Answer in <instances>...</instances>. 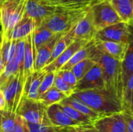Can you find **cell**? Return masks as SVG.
I'll return each instance as SVG.
<instances>
[{"label": "cell", "mask_w": 133, "mask_h": 132, "mask_svg": "<svg viewBox=\"0 0 133 132\" xmlns=\"http://www.w3.org/2000/svg\"><path fill=\"white\" fill-rule=\"evenodd\" d=\"M89 58L101 67L105 88L118 96L122 100L123 93L122 61L97 49L94 41H92Z\"/></svg>", "instance_id": "6da1fadb"}, {"label": "cell", "mask_w": 133, "mask_h": 132, "mask_svg": "<svg viewBox=\"0 0 133 132\" xmlns=\"http://www.w3.org/2000/svg\"><path fill=\"white\" fill-rule=\"evenodd\" d=\"M75 96L102 115H109L124 110L121 99L106 88L75 91Z\"/></svg>", "instance_id": "7a4b0ae2"}, {"label": "cell", "mask_w": 133, "mask_h": 132, "mask_svg": "<svg viewBox=\"0 0 133 132\" xmlns=\"http://www.w3.org/2000/svg\"><path fill=\"white\" fill-rule=\"evenodd\" d=\"M90 9H59L56 12L47 18L41 25L46 26L55 33H65L76 26L86 16Z\"/></svg>", "instance_id": "3957f363"}, {"label": "cell", "mask_w": 133, "mask_h": 132, "mask_svg": "<svg viewBox=\"0 0 133 132\" xmlns=\"http://www.w3.org/2000/svg\"><path fill=\"white\" fill-rule=\"evenodd\" d=\"M27 0H2L0 2L2 39H8L12 29L25 13Z\"/></svg>", "instance_id": "277c9868"}, {"label": "cell", "mask_w": 133, "mask_h": 132, "mask_svg": "<svg viewBox=\"0 0 133 132\" xmlns=\"http://www.w3.org/2000/svg\"><path fill=\"white\" fill-rule=\"evenodd\" d=\"M16 113L28 123L52 125L47 114V107L39 100L23 98Z\"/></svg>", "instance_id": "5b68a950"}, {"label": "cell", "mask_w": 133, "mask_h": 132, "mask_svg": "<svg viewBox=\"0 0 133 132\" xmlns=\"http://www.w3.org/2000/svg\"><path fill=\"white\" fill-rule=\"evenodd\" d=\"M97 31L108 26L123 22L108 0H101L90 7Z\"/></svg>", "instance_id": "8992f818"}, {"label": "cell", "mask_w": 133, "mask_h": 132, "mask_svg": "<svg viewBox=\"0 0 133 132\" xmlns=\"http://www.w3.org/2000/svg\"><path fill=\"white\" fill-rule=\"evenodd\" d=\"M130 36L129 24L120 22L98 30L94 40H111L128 44Z\"/></svg>", "instance_id": "52a82bcc"}, {"label": "cell", "mask_w": 133, "mask_h": 132, "mask_svg": "<svg viewBox=\"0 0 133 132\" xmlns=\"http://www.w3.org/2000/svg\"><path fill=\"white\" fill-rule=\"evenodd\" d=\"M58 9L59 8L48 5L41 0H27L25 13L30 16L34 20L36 26H38Z\"/></svg>", "instance_id": "ba28073f"}, {"label": "cell", "mask_w": 133, "mask_h": 132, "mask_svg": "<svg viewBox=\"0 0 133 132\" xmlns=\"http://www.w3.org/2000/svg\"><path fill=\"white\" fill-rule=\"evenodd\" d=\"M94 126L99 132H127L123 110L101 117L94 121Z\"/></svg>", "instance_id": "9c48e42d"}, {"label": "cell", "mask_w": 133, "mask_h": 132, "mask_svg": "<svg viewBox=\"0 0 133 132\" xmlns=\"http://www.w3.org/2000/svg\"><path fill=\"white\" fill-rule=\"evenodd\" d=\"M103 88H105L103 71L100 65L96 63L95 65L78 81L76 86V91Z\"/></svg>", "instance_id": "30bf717a"}, {"label": "cell", "mask_w": 133, "mask_h": 132, "mask_svg": "<svg viewBox=\"0 0 133 132\" xmlns=\"http://www.w3.org/2000/svg\"><path fill=\"white\" fill-rule=\"evenodd\" d=\"M88 42V40H82V39H76L57 58H55L53 61L47 65L42 71L48 72H58L59 71L62 67L65 65L69 60L74 55L76 52H77L79 49L84 47Z\"/></svg>", "instance_id": "8fae6325"}, {"label": "cell", "mask_w": 133, "mask_h": 132, "mask_svg": "<svg viewBox=\"0 0 133 132\" xmlns=\"http://www.w3.org/2000/svg\"><path fill=\"white\" fill-rule=\"evenodd\" d=\"M65 33H57L55 37L46 44L41 47L34 54V72L42 71L43 68L48 64L49 59L52 54L54 47L59 38Z\"/></svg>", "instance_id": "7c38bea8"}, {"label": "cell", "mask_w": 133, "mask_h": 132, "mask_svg": "<svg viewBox=\"0 0 133 132\" xmlns=\"http://www.w3.org/2000/svg\"><path fill=\"white\" fill-rule=\"evenodd\" d=\"M97 30L94 23L93 16L90 9L86 16L76 24L74 28L75 39H82L91 41L94 39Z\"/></svg>", "instance_id": "4fadbf2b"}, {"label": "cell", "mask_w": 133, "mask_h": 132, "mask_svg": "<svg viewBox=\"0 0 133 132\" xmlns=\"http://www.w3.org/2000/svg\"><path fill=\"white\" fill-rule=\"evenodd\" d=\"M94 45L102 52L122 61L127 51L128 44L111 40H94Z\"/></svg>", "instance_id": "5bb4252c"}, {"label": "cell", "mask_w": 133, "mask_h": 132, "mask_svg": "<svg viewBox=\"0 0 133 132\" xmlns=\"http://www.w3.org/2000/svg\"><path fill=\"white\" fill-rule=\"evenodd\" d=\"M48 117L54 127H69L81 125L70 119L61 109L58 103L51 105L47 107Z\"/></svg>", "instance_id": "9a60e30c"}, {"label": "cell", "mask_w": 133, "mask_h": 132, "mask_svg": "<svg viewBox=\"0 0 133 132\" xmlns=\"http://www.w3.org/2000/svg\"><path fill=\"white\" fill-rule=\"evenodd\" d=\"M36 25L34 20L26 13L23 16L21 19L12 29L8 39L19 40L25 39L29 34H30L35 29Z\"/></svg>", "instance_id": "2e32d148"}, {"label": "cell", "mask_w": 133, "mask_h": 132, "mask_svg": "<svg viewBox=\"0 0 133 132\" xmlns=\"http://www.w3.org/2000/svg\"><path fill=\"white\" fill-rule=\"evenodd\" d=\"M45 72H34L25 82L23 89V98L38 100V91L41 83L44 79ZM22 99V100H23Z\"/></svg>", "instance_id": "e0dca14e"}, {"label": "cell", "mask_w": 133, "mask_h": 132, "mask_svg": "<svg viewBox=\"0 0 133 132\" xmlns=\"http://www.w3.org/2000/svg\"><path fill=\"white\" fill-rule=\"evenodd\" d=\"M33 32L25 38V51H24V58H23L24 83L26 81V79L34 72V45H33Z\"/></svg>", "instance_id": "ac0fdd59"}, {"label": "cell", "mask_w": 133, "mask_h": 132, "mask_svg": "<svg viewBox=\"0 0 133 132\" xmlns=\"http://www.w3.org/2000/svg\"><path fill=\"white\" fill-rule=\"evenodd\" d=\"M129 24L130 27V36L128 42L127 51L124 59L122 61L123 89L125 83L133 74V22Z\"/></svg>", "instance_id": "d6986e66"}, {"label": "cell", "mask_w": 133, "mask_h": 132, "mask_svg": "<svg viewBox=\"0 0 133 132\" xmlns=\"http://www.w3.org/2000/svg\"><path fill=\"white\" fill-rule=\"evenodd\" d=\"M44 3L65 9L90 8L101 0H41Z\"/></svg>", "instance_id": "ffe728a7"}, {"label": "cell", "mask_w": 133, "mask_h": 132, "mask_svg": "<svg viewBox=\"0 0 133 132\" xmlns=\"http://www.w3.org/2000/svg\"><path fill=\"white\" fill-rule=\"evenodd\" d=\"M62 102L72 106V107L76 109L78 111H79L83 114H84L87 117H88L89 118H90L94 122L104 116V115L99 114L98 112L95 111L94 110H93L83 101H82L81 100H79L75 96H68L65 100H63Z\"/></svg>", "instance_id": "44dd1931"}, {"label": "cell", "mask_w": 133, "mask_h": 132, "mask_svg": "<svg viewBox=\"0 0 133 132\" xmlns=\"http://www.w3.org/2000/svg\"><path fill=\"white\" fill-rule=\"evenodd\" d=\"M57 33L52 32L51 30L43 25L36 26L33 32V45L34 54L43 45L51 40Z\"/></svg>", "instance_id": "7402d4cb"}, {"label": "cell", "mask_w": 133, "mask_h": 132, "mask_svg": "<svg viewBox=\"0 0 133 132\" xmlns=\"http://www.w3.org/2000/svg\"><path fill=\"white\" fill-rule=\"evenodd\" d=\"M123 22H133V0H108Z\"/></svg>", "instance_id": "603a6c76"}, {"label": "cell", "mask_w": 133, "mask_h": 132, "mask_svg": "<svg viewBox=\"0 0 133 132\" xmlns=\"http://www.w3.org/2000/svg\"><path fill=\"white\" fill-rule=\"evenodd\" d=\"M18 74L11 78L6 84L1 89L3 92L5 101H6V110L12 111L14 105L15 98L17 94V88H18Z\"/></svg>", "instance_id": "cb8c5ba5"}, {"label": "cell", "mask_w": 133, "mask_h": 132, "mask_svg": "<svg viewBox=\"0 0 133 132\" xmlns=\"http://www.w3.org/2000/svg\"><path fill=\"white\" fill-rule=\"evenodd\" d=\"M75 28V27H74ZM74 28H72L71 30L65 33L63 36H62L59 40L57 41L54 50L52 51V54L49 59L48 64L53 61L55 58H57L76 39L74 35Z\"/></svg>", "instance_id": "d4e9b609"}, {"label": "cell", "mask_w": 133, "mask_h": 132, "mask_svg": "<svg viewBox=\"0 0 133 132\" xmlns=\"http://www.w3.org/2000/svg\"><path fill=\"white\" fill-rule=\"evenodd\" d=\"M58 104H59V107H61V109L62 110V111L70 119L73 120L74 121H76L79 124H81V125L94 124V122L90 118H89L86 115L83 114L82 113L78 111L76 109H75L72 106H70L67 103H65L63 102H61Z\"/></svg>", "instance_id": "484cf974"}, {"label": "cell", "mask_w": 133, "mask_h": 132, "mask_svg": "<svg viewBox=\"0 0 133 132\" xmlns=\"http://www.w3.org/2000/svg\"><path fill=\"white\" fill-rule=\"evenodd\" d=\"M66 97L68 96L65 93L58 90L55 86H52L39 98V100H41L48 107L51 105L61 103Z\"/></svg>", "instance_id": "4316f807"}, {"label": "cell", "mask_w": 133, "mask_h": 132, "mask_svg": "<svg viewBox=\"0 0 133 132\" xmlns=\"http://www.w3.org/2000/svg\"><path fill=\"white\" fill-rule=\"evenodd\" d=\"M92 41L93 40L88 42L84 47H83L77 52H76L74 54V55L69 60V61L62 67L61 69L62 70H71V68L74 65H76V64H78L81 61H83V60L89 58L90 53V50H91Z\"/></svg>", "instance_id": "83f0119b"}, {"label": "cell", "mask_w": 133, "mask_h": 132, "mask_svg": "<svg viewBox=\"0 0 133 132\" xmlns=\"http://www.w3.org/2000/svg\"><path fill=\"white\" fill-rule=\"evenodd\" d=\"M18 69L19 65L15 55L5 65V68L0 75V89H2L11 78L18 74Z\"/></svg>", "instance_id": "f1b7e54d"}, {"label": "cell", "mask_w": 133, "mask_h": 132, "mask_svg": "<svg viewBox=\"0 0 133 132\" xmlns=\"http://www.w3.org/2000/svg\"><path fill=\"white\" fill-rule=\"evenodd\" d=\"M16 40L12 39H2V54L5 65L15 56Z\"/></svg>", "instance_id": "f546056e"}, {"label": "cell", "mask_w": 133, "mask_h": 132, "mask_svg": "<svg viewBox=\"0 0 133 132\" xmlns=\"http://www.w3.org/2000/svg\"><path fill=\"white\" fill-rule=\"evenodd\" d=\"M95 64L96 62L93 59H91L90 58H87L74 65L71 68V70L79 81L95 65Z\"/></svg>", "instance_id": "4dcf8cb0"}, {"label": "cell", "mask_w": 133, "mask_h": 132, "mask_svg": "<svg viewBox=\"0 0 133 132\" xmlns=\"http://www.w3.org/2000/svg\"><path fill=\"white\" fill-rule=\"evenodd\" d=\"M2 116V130L3 132H11L16 124L17 114L8 110L0 111Z\"/></svg>", "instance_id": "1f68e13d"}, {"label": "cell", "mask_w": 133, "mask_h": 132, "mask_svg": "<svg viewBox=\"0 0 133 132\" xmlns=\"http://www.w3.org/2000/svg\"><path fill=\"white\" fill-rule=\"evenodd\" d=\"M122 101L124 110L133 107V74L124 86Z\"/></svg>", "instance_id": "d6a6232c"}, {"label": "cell", "mask_w": 133, "mask_h": 132, "mask_svg": "<svg viewBox=\"0 0 133 132\" xmlns=\"http://www.w3.org/2000/svg\"><path fill=\"white\" fill-rule=\"evenodd\" d=\"M55 72H45V75L44 76V79L41 83L39 91H38V100L39 98L45 93L49 89H51L52 86H54L55 79Z\"/></svg>", "instance_id": "836d02e7"}, {"label": "cell", "mask_w": 133, "mask_h": 132, "mask_svg": "<svg viewBox=\"0 0 133 132\" xmlns=\"http://www.w3.org/2000/svg\"><path fill=\"white\" fill-rule=\"evenodd\" d=\"M54 86L57 88L58 90L65 93L67 96H70L76 90L75 88L69 85L62 77L61 75L56 72L55 75V82H54Z\"/></svg>", "instance_id": "e575fe53"}, {"label": "cell", "mask_w": 133, "mask_h": 132, "mask_svg": "<svg viewBox=\"0 0 133 132\" xmlns=\"http://www.w3.org/2000/svg\"><path fill=\"white\" fill-rule=\"evenodd\" d=\"M58 132H99L94 124L76 125L69 127H55Z\"/></svg>", "instance_id": "d590c367"}, {"label": "cell", "mask_w": 133, "mask_h": 132, "mask_svg": "<svg viewBox=\"0 0 133 132\" xmlns=\"http://www.w3.org/2000/svg\"><path fill=\"white\" fill-rule=\"evenodd\" d=\"M58 72L61 77L69 84L71 86H72L73 88L76 89V84L78 82V80L76 77V75H74V73L72 72V70H59ZM76 91V90H75Z\"/></svg>", "instance_id": "8d00e7d4"}, {"label": "cell", "mask_w": 133, "mask_h": 132, "mask_svg": "<svg viewBox=\"0 0 133 132\" xmlns=\"http://www.w3.org/2000/svg\"><path fill=\"white\" fill-rule=\"evenodd\" d=\"M28 126L30 132H58L55 127L52 125L28 123Z\"/></svg>", "instance_id": "74e56055"}, {"label": "cell", "mask_w": 133, "mask_h": 132, "mask_svg": "<svg viewBox=\"0 0 133 132\" xmlns=\"http://www.w3.org/2000/svg\"><path fill=\"white\" fill-rule=\"evenodd\" d=\"M11 132H30V131L27 121L23 117L17 114L15 127Z\"/></svg>", "instance_id": "f35d334b"}, {"label": "cell", "mask_w": 133, "mask_h": 132, "mask_svg": "<svg viewBox=\"0 0 133 132\" xmlns=\"http://www.w3.org/2000/svg\"><path fill=\"white\" fill-rule=\"evenodd\" d=\"M123 114L127 125V132H133V116L125 110H123Z\"/></svg>", "instance_id": "ab89813d"}, {"label": "cell", "mask_w": 133, "mask_h": 132, "mask_svg": "<svg viewBox=\"0 0 133 132\" xmlns=\"http://www.w3.org/2000/svg\"><path fill=\"white\" fill-rule=\"evenodd\" d=\"M6 109V101L3 94V92L0 89V111Z\"/></svg>", "instance_id": "60d3db41"}, {"label": "cell", "mask_w": 133, "mask_h": 132, "mask_svg": "<svg viewBox=\"0 0 133 132\" xmlns=\"http://www.w3.org/2000/svg\"><path fill=\"white\" fill-rule=\"evenodd\" d=\"M5 68V64L3 61V58H2V49L0 47V75L2 72L3 69Z\"/></svg>", "instance_id": "b9f144b4"}, {"label": "cell", "mask_w": 133, "mask_h": 132, "mask_svg": "<svg viewBox=\"0 0 133 132\" xmlns=\"http://www.w3.org/2000/svg\"><path fill=\"white\" fill-rule=\"evenodd\" d=\"M125 110H127L128 112H129L133 116V107H132V108H129V109H126Z\"/></svg>", "instance_id": "7bdbcfd3"}, {"label": "cell", "mask_w": 133, "mask_h": 132, "mask_svg": "<svg viewBox=\"0 0 133 132\" xmlns=\"http://www.w3.org/2000/svg\"><path fill=\"white\" fill-rule=\"evenodd\" d=\"M0 130H2V116L0 114Z\"/></svg>", "instance_id": "ee69618b"}, {"label": "cell", "mask_w": 133, "mask_h": 132, "mask_svg": "<svg viewBox=\"0 0 133 132\" xmlns=\"http://www.w3.org/2000/svg\"><path fill=\"white\" fill-rule=\"evenodd\" d=\"M1 45H2V36L0 34V47H1Z\"/></svg>", "instance_id": "f6af8a7d"}, {"label": "cell", "mask_w": 133, "mask_h": 132, "mask_svg": "<svg viewBox=\"0 0 133 132\" xmlns=\"http://www.w3.org/2000/svg\"><path fill=\"white\" fill-rule=\"evenodd\" d=\"M0 132H3V131H2V130H0Z\"/></svg>", "instance_id": "bcb514c9"}, {"label": "cell", "mask_w": 133, "mask_h": 132, "mask_svg": "<svg viewBox=\"0 0 133 132\" xmlns=\"http://www.w3.org/2000/svg\"><path fill=\"white\" fill-rule=\"evenodd\" d=\"M2 0H0V2H2Z\"/></svg>", "instance_id": "7dc6e473"}, {"label": "cell", "mask_w": 133, "mask_h": 132, "mask_svg": "<svg viewBox=\"0 0 133 132\" xmlns=\"http://www.w3.org/2000/svg\"></svg>", "instance_id": "c3c4849f"}]
</instances>
